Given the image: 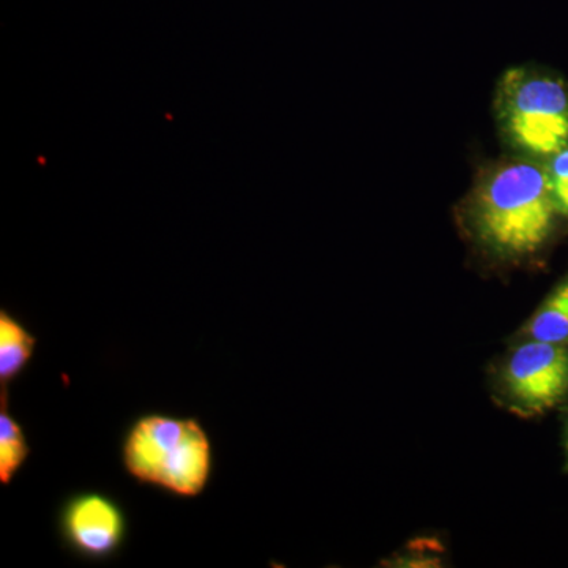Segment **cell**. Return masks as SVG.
Listing matches in <instances>:
<instances>
[{"instance_id": "cell-1", "label": "cell", "mask_w": 568, "mask_h": 568, "mask_svg": "<svg viewBox=\"0 0 568 568\" xmlns=\"http://www.w3.org/2000/svg\"><path fill=\"white\" fill-rule=\"evenodd\" d=\"M477 237L503 256H526L545 245L559 215L547 168L536 159L507 160L481 175L469 201Z\"/></svg>"}, {"instance_id": "cell-2", "label": "cell", "mask_w": 568, "mask_h": 568, "mask_svg": "<svg viewBox=\"0 0 568 568\" xmlns=\"http://www.w3.org/2000/svg\"><path fill=\"white\" fill-rule=\"evenodd\" d=\"M121 458L138 484L189 499L203 495L213 473L211 436L196 417L142 414L123 435Z\"/></svg>"}, {"instance_id": "cell-3", "label": "cell", "mask_w": 568, "mask_h": 568, "mask_svg": "<svg viewBox=\"0 0 568 568\" xmlns=\"http://www.w3.org/2000/svg\"><path fill=\"white\" fill-rule=\"evenodd\" d=\"M500 132L530 159H549L568 145V85L534 69H511L499 81Z\"/></svg>"}, {"instance_id": "cell-4", "label": "cell", "mask_w": 568, "mask_h": 568, "mask_svg": "<svg viewBox=\"0 0 568 568\" xmlns=\"http://www.w3.org/2000/svg\"><path fill=\"white\" fill-rule=\"evenodd\" d=\"M58 530L65 547L78 558L103 562L121 551L129 521L114 497L102 491H80L63 500Z\"/></svg>"}, {"instance_id": "cell-5", "label": "cell", "mask_w": 568, "mask_h": 568, "mask_svg": "<svg viewBox=\"0 0 568 568\" xmlns=\"http://www.w3.org/2000/svg\"><path fill=\"white\" fill-rule=\"evenodd\" d=\"M504 383L519 409H551L568 394V346L530 339L508 358Z\"/></svg>"}, {"instance_id": "cell-6", "label": "cell", "mask_w": 568, "mask_h": 568, "mask_svg": "<svg viewBox=\"0 0 568 568\" xmlns=\"http://www.w3.org/2000/svg\"><path fill=\"white\" fill-rule=\"evenodd\" d=\"M37 336L7 310L0 312V387L10 384L28 368L36 354Z\"/></svg>"}, {"instance_id": "cell-7", "label": "cell", "mask_w": 568, "mask_h": 568, "mask_svg": "<svg viewBox=\"0 0 568 568\" xmlns=\"http://www.w3.org/2000/svg\"><path fill=\"white\" fill-rule=\"evenodd\" d=\"M31 457L24 428L10 413L9 387H0V484L9 487Z\"/></svg>"}, {"instance_id": "cell-8", "label": "cell", "mask_w": 568, "mask_h": 568, "mask_svg": "<svg viewBox=\"0 0 568 568\" xmlns=\"http://www.w3.org/2000/svg\"><path fill=\"white\" fill-rule=\"evenodd\" d=\"M528 335L537 342L568 346V276L529 321Z\"/></svg>"}, {"instance_id": "cell-9", "label": "cell", "mask_w": 568, "mask_h": 568, "mask_svg": "<svg viewBox=\"0 0 568 568\" xmlns=\"http://www.w3.org/2000/svg\"><path fill=\"white\" fill-rule=\"evenodd\" d=\"M545 168L556 209L560 216L568 219V145L549 156Z\"/></svg>"}, {"instance_id": "cell-10", "label": "cell", "mask_w": 568, "mask_h": 568, "mask_svg": "<svg viewBox=\"0 0 568 568\" xmlns=\"http://www.w3.org/2000/svg\"><path fill=\"white\" fill-rule=\"evenodd\" d=\"M567 448H568V437H567Z\"/></svg>"}]
</instances>
